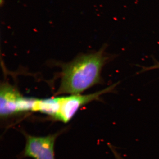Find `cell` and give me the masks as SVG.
Instances as JSON below:
<instances>
[{"label": "cell", "mask_w": 159, "mask_h": 159, "mask_svg": "<svg viewBox=\"0 0 159 159\" xmlns=\"http://www.w3.org/2000/svg\"><path fill=\"white\" fill-rule=\"evenodd\" d=\"M107 47L105 45L97 52L81 55L64 66L57 94L77 95L102 83V68L116 57L107 53Z\"/></svg>", "instance_id": "cell-1"}, {"label": "cell", "mask_w": 159, "mask_h": 159, "mask_svg": "<svg viewBox=\"0 0 159 159\" xmlns=\"http://www.w3.org/2000/svg\"><path fill=\"white\" fill-rule=\"evenodd\" d=\"M119 82L116 83L102 90L88 95H72L67 97H61V105L58 114L54 118L66 123L74 116L81 106L95 100H99L102 95L114 93Z\"/></svg>", "instance_id": "cell-2"}, {"label": "cell", "mask_w": 159, "mask_h": 159, "mask_svg": "<svg viewBox=\"0 0 159 159\" xmlns=\"http://www.w3.org/2000/svg\"><path fill=\"white\" fill-rule=\"evenodd\" d=\"M35 99L23 97L16 89L7 84L1 87L0 113L6 117L20 112L32 111Z\"/></svg>", "instance_id": "cell-3"}, {"label": "cell", "mask_w": 159, "mask_h": 159, "mask_svg": "<svg viewBox=\"0 0 159 159\" xmlns=\"http://www.w3.org/2000/svg\"><path fill=\"white\" fill-rule=\"evenodd\" d=\"M57 135L46 137L26 135L24 155L34 159H54V144Z\"/></svg>", "instance_id": "cell-4"}, {"label": "cell", "mask_w": 159, "mask_h": 159, "mask_svg": "<svg viewBox=\"0 0 159 159\" xmlns=\"http://www.w3.org/2000/svg\"><path fill=\"white\" fill-rule=\"evenodd\" d=\"M61 100V97L35 99L32 111L40 112L55 117L60 109Z\"/></svg>", "instance_id": "cell-5"}, {"label": "cell", "mask_w": 159, "mask_h": 159, "mask_svg": "<svg viewBox=\"0 0 159 159\" xmlns=\"http://www.w3.org/2000/svg\"><path fill=\"white\" fill-rule=\"evenodd\" d=\"M154 64L153 65L150 66H140V67H141V70L138 74H140V73H144V72H146V71H148L152 70H157V69H159V62L157 61L156 60L154 59Z\"/></svg>", "instance_id": "cell-6"}]
</instances>
